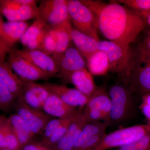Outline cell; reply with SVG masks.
Segmentation results:
<instances>
[{
	"mask_svg": "<svg viewBox=\"0 0 150 150\" xmlns=\"http://www.w3.org/2000/svg\"><path fill=\"white\" fill-rule=\"evenodd\" d=\"M94 14L98 31L109 41L127 47L134 42L147 25L144 18L116 1L82 0Z\"/></svg>",
	"mask_w": 150,
	"mask_h": 150,
	"instance_id": "6da1fadb",
	"label": "cell"
},
{
	"mask_svg": "<svg viewBox=\"0 0 150 150\" xmlns=\"http://www.w3.org/2000/svg\"><path fill=\"white\" fill-rule=\"evenodd\" d=\"M111 100L108 125H119L129 121L137 111V99L127 84L120 81L111 86L108 91Z\"/></svg>",
	"mask_w": 150,
	"mask_h": 150,
	"instance_id": "7a4b0ae2",
	"label": "cell"
},
{
	"mask_svg": "<svg viewBox=\"0 0 150 150\" xmlns=\"http://www.w3.org/2000/svg\"><path fill=\"white\" fill-rule=\"evenodd\" d=\"M98 50L108 56L109 71L116 74L120 81L128 85L135 63V51L130 46L123 47L109 40H100Z\"/></svg>",
	"mask_w": 150,
	"mask_h": 150,
	"instance_id": "3957f363",
	"label": "cell"
},
{
	"mask_svg": "<svg viewBox=\"0 0 150 150\" xmlns=\"http://www.w3.org/2000/svg\"><path fill=\"white\" fill-rule=\"evenodd\" d=\"M134 69L128 85L137 100L150 92V51L143 42L135 51Z\"/></svg>",
	"mask_w": 150,
	"mask_h": 150,
	"instance_id": "277c9868",
	"label": "cell"
},
{
	"mask_svg": "<svg viewBox=\"0 0 150 150\" xmlns=\"http://www.w3.org/2000/svg\"><path fill=\"white\" fill-rule=\"evenodd\" d=\"M68 8L74 28L99 41L97 21L92 11L81 0H68Z\"/></svg>",
	"mask_w": 150,
	"mask_h": 150,
	"instance_id": "5b68a950",
	"label": "cell"
},
{
	"mask_svg": "<svg viewBox=\"0 0 150 150\" xmlns=\"http://www.w3.org/2000/svg\"><path fill=\"white\" fill-rule=\"evenodd\" d=\"M149 133L150 126L147 124L121 128L105 134L93 150H107L120 148L129 144Z\"/></svg>",
	"mask_w": 150,
	"mask_h": 150,
	"instance_id": "8992f818",
	"label": "cell"
},
{
	"mask_svg": "<svg viewBox=\"0 0 150 150\" xmlns=\"http://www.w3.org/2000/svg\"><path fill=\"white\" fill-rule=\"evenodd\" d=\"M111 108V100L108 91L104 86H100L90 97L83 111L88 123L107 122Z\"/></svg>",
	"mask_w": 150,
	"mask_h": 150,
	"instance_id": "52a82bcc",
	"label": "cell"
},
{
	"mask_svg": "<svg viewBox=\"0 0 150 150\" xmlns=\"http://www.w3.org/2000/svg\"><path fill=\"white\" fill-rule=\"evenodd\" d=\"M68 0H43L38 7V18L46 26L54 28L71 19L68 8Z\"/></svg>",
	"mask_w": 150,
	"mask_h": 150,
	"instance_id": "ba28073f",
	"label": "cell"
},
{
	"mask_svg": "<svg viewBox=\"0 0 150 150\" xmlns=\"http://www.w3.org/2000/svg\"><path fill=\"white\" fill-rule=\"evenodd\" d=\"M30 26L24 22H4L0 18V64L5 62L6 54L9 53L18 40Z\"/></svg>",
	"mask_w": 150,
	"mask_h": 150,
	"instance_id": "9c48e42d",
	"label": "cell"
},
{
	"mask_svg": "<svg viewBox=\"0 0 150 150\" xmlns=\"http://www.w3.org/2000/svg\"><path fill=\"white\" fill-rule=\"evenodd\" d=\"M14 108L16 113L24 120L35 136L40 135L46 124L54 118L43 110L30 107L20 98L17 99Z\"/></svg>",
	"mask_w": 150,
	"mask_h": 150,
	"instance_id": "30bf717a",
	"label": "cell"
},
{
	"mask_svg": "<svg viewBox=\"0 0 150 150\" xmlns=\"http://www.w3.org/2000/svg\"><path fill=\"white\" fill-rule=\"evenodd\" d=\"M8 53L9 57L7 62L8 66L23 80L48 81L54 77L53 75L40 69L12 51H10Z\"/></svg>",
	"mask_w": 150,
	"mask_h": 150,
	"instance_id": "8fae6325",
	"label": "cell"
},
{
	"mask_svg": "<svg viewBox=\"0 0 150 150\" xmlns=\"http://www.w3.org/2000/svg\"><path fill=\"white\" fill-rule=\"evenodd\" d=\"M0 11L8 21L24 22L38 18V7L36 4L24 5L16 0H1Z\"/></svg>",
	"mask_w": 150,
	"mask_h": 150,
	"instance_id": "7c38bea8",
	"label": "cell"
},
{
	"mask_svg": "<svg viewBox=\"0 0 150 150\" xmlns=\"http://www.w3.org/2000/svg\"><path fill=\"white\" fill-rule=\"evenodd\" d=\"M106 122L88 123L75 142L72 150H93L106 133Z\"/></svg>",
	"mask_w": 150,
	"mask_h": 150,
	"instance_id": "4fadbf2b",
	"label": "cell"
},
{
	"mask_svg": "<svg viewBox=\"0 0 150 150\" xmlns=\"http://www.w3.org/2000/svg\"><path fill=\"white\" fill-rule=\"evenodd\" d=\"M27 60L35 67L44 71L58 77L59 67L52 56L42 51L28 49H18L13 48L10 51Z\"/></svg>",
	"mask_w": 150,
	"mask_h": 150,
	"instance_id": "5bb4252c",
	"label": "cell"
},
{
	"mask_svg": "<svg viewBox=\"0 0 150 150\" xmlns=\"http://www.w3.org/2000/svg\"><path fill=\"white\" fill-rule=\"evenodd\" d=\"M49 91L55 94L67 104L78 108L83 109L88 102L90 97L76 88L68 87L65 85L45 82L41 84Z\"/></svg>",
	"mask_w": 150,
	"mask_h": 150,
	"instance_id": "9a60e30c",
	"label": "cell"
},
{
	"mask_svg": "<svg viewBox=\"0 0 150 150\" xmlns=\"http://www.w3.org/2000/svg\"><path fill=\"white\" fill-rule=\"evenodd\" d=\"M84 58L77 48L71 44L59 62L58 78L64 82L72 73L86 69L87 65Z\"/></svg>",
	"mask_w": 150,
	"mask_h": 150,
	"instance_id": "2e32d148",
	"label": "cell"
},
{
	"mask_svg": "<svg viewBox=\"0 0 150 150\" xmlns=\"http://www.w3.org/2000/svg\"><path fill=\"white\" fill-rule=\"evenodd\" d=\"M88 123L83 109L79 108L64 136L52 148L55 150H72L76 141Z\"/></svg>",
	"mask_w": 150,
	"mask_h": 150,
	"instance_id": "e0dca14e",
	"label": "cell"
},
{
	"mask_svg": "<svg viewBox=\"0 0 150 150\" xmlns=\"http://www.w3.org/2000/svg\"><path fill=\"white\" fill-rule=\"evenodd\" d=\"M50 92L42 84L35 81H24L21 98L30 107L42 110Z\"/></svg>",
	"mask_w": 150,
	"mask_h": 150,
	"instance_id": "ac0fdd59",
	"label": "cell"
},
{
	"mask_svg": "<svg viewBox=\"0 0 150 150\" xmlns=\"http://www.w3.org/2000/svg\"><path fill=\"white\" fill-rule=\"evenodd\" d=\"M63 82L72 84L75 88L88 97H90L98 88L95 83L91 74L86 69L72 73Z\"/></svg>",
	"mask_w": 150,
	"mask_h": 150,
	"instance_id": "d6986e66",
	"label": "cell"
},
{
	"mask_svg": "<svg viewBox=\"0 0 150 150\" xmlns=\"http://www.w3.org/2000/svg\"><path fill=\"white\" fill-rule=\"evenodd\" d=\"M79 108L67 104L50 92L43 105L42 110L54 118H66L72 115Z\"/></svg>",
	"mask_w": 150,
	"mask_h": 150,
	"instance_id": "ffe728a7",
	"label": "cell"
},
{
	"mask_svg": "<svg viewBox=\"0 0 150 150\" xmlns=\"http://www.w3.org/2000/svg\"><path fill=\"white\" fill-rule=\"evenodd\" d=\"M54 28L57 34V40L56 50L52 57L59 67L61 58L71 44L73 27L71 19L64 22Z\"/></svg>",
	"mask_w": 150,
	"mask_h": 150,
	"instance_id": "44dd1931",
	"label": "cell"
},
{
	"mask_svg": "<svg viewBox=\"0 0 150 150\" xmlns=\"http://www.w3.org/2000/svg\"><path fill=\"white\" fill-rule=\"evenodd\" d=\"M71 39L76 48L86 60L98 50L99 41L73 27Z\"/></svg>",
	"mask_w": 150,
	"mask_h": 150,
	"instance_id": "7402d4cb",
	"label": "cell"
},
{
	"mask_svg": "<svg viewBox=\"0 0 150 150\" xmlns=\"http://www.w3.org/2000/svg\"><path fill=\"white\" fill-rule=\"evenodd\" d=\"M0 81L13 94L16 99L21 94L24 80L13 72L7 62L0 64Z\"/></svg>",
	"mask_w": 150,
	"mask_h": 150,
	"instance_id": "603a6c76",
	"label": "cell"
},
{
	"mask_svg": "<svg viewBox=\"0 0 150 150\" xmlns=\"http://www.w3.org/2000/svg\"><path fill=\"white\" fill-rule=\"evenodd\" d=\"M10 124L16 134L21 149L33 141L36 136L26 123L17 113L11 114L8 117Z\"/></svg>",
	"mask_w": 150,
	"mask_h": 150,
	"instance_id": "cb8c5ba5",
	"label": "cell"
},
{
	"mask_svg": "<svg viewBox=\"0 0 150 150\" xmlns=\"http://www.w3.org/2000/svg\"><path fill=\"white\" fill-rule=\"evenodd\" d=\"M87 65L92 75L103 76L109 71L110 64L107 54L98 50L86 59Z\"/></svg>",
	"mask_w": 150,
	"mask_h": 150,
	"instance_id": "d4e9b609",
	"label": "cell"
},
{
	"mask_svg": "<svg viewBox=\"0 0 150 150\" xmlns=\"http://www.w3.org/2000/svg\"><path fill=\"white\" fill-rule=\"evenodd\" d=\"M16 98L5 85L0 81V109L7 112L14 108Z\"/></svg>",
	"mask_w": 150,
	"mask_h": 150,
	"instance_id": "484cf974",
	"label": "cell"
},
{
	"mask_svg": "<svg viewBox=\"0 0 150 150\" xmlns=\"http://www.w3.org/2000/svg\"><path fill=\"white\" fill-rule=\"evenodd\" d=\"M45 26V23L40 19L37 18L34 21L32 24L25 30L20 39L24 48L28 42L38 35Z\"/></svg>",
	"mask_w": 150,
	"mask_h": 150,
	"instance_id": "4316f807",
	"label": "cell"
},
{
	"mask_svg": "<svg viewBox=\"0 0 150 150\" xmlns=\"http://www.w3.org/2000/svg\"><path fill=\"white\" fill-rule=\"evenodd\" d=\"M57 36L55 28L49 27L40 48V51L52 56L56 50Z\"/></svg>",
	"mask_w": 150,
	"mask_h": 150,
	"instance_id": "83f0119b",
	"label": "cell"
},
{
	"mask_svg": "<svg viewBox=\"0 0 150 150\" xmlns=\"http://www.w3.org/2000/svg\"><path fill=\"white\" fill-rule=\"evenodd\" d=\"M76 111L73 115L68 117L66 121L54 132L50 139L45 143H43V144L50 147H53L62 139L68 131L70 123L73 120Z\"/></svg>",
	"mask_w": 150,
	"mask_h": 150,
	"instance_id": "f1b7e54d",
	"label": "cell"
},
{
	"mask_svg": "<svg viewBox=\"0 0 150 150\" xmlns=\"http://www.w3.org/2000/svg\"><path fill=\"white\" fill-rule=\"evenodd\" d=\"M117 1L143 16L150 10V0H119Z\"/></svg>",
	"mask_w": 150,
	"mask_h": 150,
	"instance_id": "f546056e",
	"label": "cell"
},
{
	"mask_svg": "<svg viewBox=\"0 0 150 150\" xmlns=\"http://www.w3.org/2000/svg\"><path fill=\"white\" fill-rule=\"evenodd\" d=\"M68 117L66 118H53L49 121L40 135L41 139L40 142L44 143L48 141Z\"/></svg>",
	"mask_w": 150,
	"mask_h": 150,
	"instance_id": "4dcf8cb0",
	"label": "cell"
},
{
	"mask_svg": "<svg viewBox=\"0 0 150 150\" xmlns=\"http://www.w3.org/2000/svg\"><path fill=\"white\" fill-rule=\"evenodd\" d=\"M116 150H150V133Z\"/></svg>",
	"mask_w": 150,
	"mask_h": 150,
	"instance_id": "1f68e13d",
	"label": "cell"
},
{
	"mask_svg": "<svg viewBox=\"0 0 150 150\" xmlns=\"http://www.w3.org/2000/svg\"><path fill=\"white\" fill-rule=\"evenodd\" d=\"M6 129L7 149L13 150H21V146L16 134L9 122L8 118L6 122Z\"/></svg>",
	"mask_w": 150,
	"mask_h": 150,
	"instance_id": "d6a6232c",
	"label": "cell"
},
{
	"mask_svg": "<svg viewBox=\"0 0 150 150\" xmlns=\"http://www.w3.org/2000/svg\"><path fill=\"white\" fill-rule=\"evenodd\" d=\"M49 27L45 26L39 34L33 39L30 40L24 49L30 50H37L40 51V47L43 43V39L48 32Z\"/></svg>",
	"mask_w": 150,
	"mask_h": 150,
	"instance_id": "836d02e7",
	"label": "cell"
},
{
	"mask_svg": "<svg viewBox=\"0 0 150 150\" xmlns=\"http://www.w3.org/2000/svg\"><path fill=\"white\" fill-rule=\"evenodd\" d=\"M141 100L139 108L146 119V124L150 126V92L144 95Z\"/></svg>",
	"mask_w": 150,
	"mask_h": 150,
	"instance_id": "e575fe53",
	"label": "cell"
},
{
	"mask_svg": "<svg viewBox=\"0 0 150 150\" xmlns=\"http://www.w3.org/2000/svg\"><path fill=\"white\" fill-rule=\"evenodd\" d=\"M7 119L5 115L0 116V150L7 149L6 125Z\"/></svg>",
	"mask_w": 150,
	"mask_h": 150,
	"instance_id": "d590c367",
	"label": "cell"
},
{
	"mask_svg": "<svg viewBox=\"0 0 150 150\" xmlns=\"http://www.w3.org/2000/svg\"><path fill=\"white\" fill-rule=\"evenodd\" d=\"M44 145L41 142L34 140L25 145L21 150H43Z\"/></svg>",
	"mask_w": 150,
	"mask_h": 150,
	"instance_id": "8d00e7d4",
	"label": "cell"
},
{
	"mask_svg": "<svg viewBox=\"0 0 150 150\" xmlns=\"http://www.w3.org/2000/svg\"><path fill=\"white\" fill-rule=\"evenodd\" d=\"M143 42L148 50L150 51V30L147 32Z\"/></svg>",
	"mask_w": 150,
	"mask_h": 150,
	"instance_id": "74e56055",
	"label": "cell"
},
{
	"mask_svg": "<svg viewBox=\"0 0 150 150\" xmlns=\"http://www.w3.org/2000/svg\"><path fill=\"white\" fill-rule=\"evenodd\" d=\"M143 17L146 20L147 24H148L150 27V10L148 11L144 15Z\"/></svg>",
	"mask_w": 150,
	"mask_h": 150,
	"instance_id": "f35d334b",
	"label": "cell"
},
{
	"mask_svg": "<svg viewBox=\"0 0 150 150\" xmlns=\"http://www.w3.org/2000/svg\"><path fill=\"white\" fill-rule=\"evenodd\" d=\"M43 150H55L52 148L50 147L44 145V148Z\"/></svg>",
	"mask_w": 150,
	"mask_h": 150,
	"instance_id": "ab89813d",
	"label": "cell"
},
{
	"mask_svg": "<svg viewBox=\"0 0 150 150\" xmlns=\"http://www.w3.org/2000/svg\"><path fill=\"white\" fill-rule=\"evenodd\" d=\"M0 150H13L9 149H1Z\"/></svg>",
	"mask_w": 150,
	"mask_h": 150,
	"instance_id": "60d3db41",
	"label": "cell"
}]
</instances>
